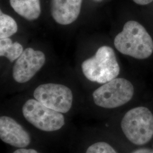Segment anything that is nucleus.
Masks as SVG:
<instances>
[{"label":"nucleus","instance_id":"nucleus-17","mask_svg":"<svg viewBox=\"0 0 153 153\" xmlns=\"http://www.w3.org/2000/svg\"><path fill=\"white\" fill-rule=\"evenodd\" d=\"M95 1H97V2H100V1H102V0H94Z\"/></svg>","mask_w":153,"mask_h":153},{"label":"nucleus","instance_id":"nucleus-7","mask_svg":"<svg viewBox=\"0 0 153 153\" xmlns=\"http://www.w3.org/2000/svg\"><path fill=\"white\" fill-rule=\"evenodd\" d=\"M45 62V56L40 51L27 48L16 60L13 68V77L15 81L24 83L31 80Z\"/></svg>","mask_w":153,"mask_h":153},{"label":"nucleus","instance_id":"nucleus-15","mask_svg":"<svg viewBox=\"0 0 153 153\" xmlns=\"http://www.w3.org/2000/svg\"><path fill=\"white\" fill-rule=\"evenodd\" d=\"M136 4L140 5H146L152 3L153 0H133Z\"/></svg>","mask_w":153,"mask_h":153},{"label":"nucleus","instance_id":"nucleus-9","mask_svg":"<svg viewBox=\"0 0 153 153\" xmlns=\"http://www.w3.org/2000/svg\"><path fill=\"white\" fill-rule=\"evenodd\" d=\"M82 4V0H52L51 15L57 23L70 25L78 18Z\"/></svg>","mask_w":153,"mask_h":153},{"label":"nucleus","instance_id":"nucleus-4","mask_svg":"<svg viewBox=\"0 0 153 153\" xmlns=\"http://www.w3.org/2000/svg\"><path fill=\"white\" fill-rule=\"evenodd\" d=\"M22 113L28 123L41 131L55 132L65 125L63 114L49 108L35 98L25 102L22 106Z\"/></svg>","mask_w":153,"mask_h":153},{"label":"nucleus","instance_id":"nucleus-10","mask_svg":"<svg viewBox=\"0 0 153 153\" xmlns=\"http://www.w3.org/2000/svg\"><path fill=\"white\" fill-rule=\"evenodd\" d=\"M13 10L28 21L38 19L41 14L40 0H10Z\"/></svg>","mask_w":153,"mask_h":153},{"label":"nucleus","instance_id":"nucleus-1","mask_svg":"<svg viewBox=\"0 0 153 153\" xmlns=\"http://www.w3.org/2000/svg\"><path fill=\"white\" fill-rule=\"evenodd\" d=\"M114 45L121 53L136 59L143 60L153 52V40L146 30L140 23L129 21L114 39Z\"/></svg>","mask_w":153,"mask_h":153},{"label":"nucleus","instance_id":"nucleus-14","mask_svg":"<svg viewBox=\"0 0 153 153\" xmlns=\"http://www.w3.org/2000/svg\"><path fill=\"white\" fill-rule=\"evenodd\" d=\"M12 153H41L38 151L33 149H26V148H19L16 150Z\"/></svg>","mask_w":153,"mask_h":153},{"label":"nucleus","instance_id":"nucleus-16","mask_svg":"<svg viewBox=\"0 0 153 153\" xmlns=\"http://www.w3.org/2000/svg\"><path fill=\"white\" fill-rule=\"evenodd\" d=\"M131 153H153V150L148 148H142L136 150Z\"/></svg>","mask_w":153,"mask_h":153},{"label":"nucleus","instance_id":"nucleus-11","mask_svg":"<svg viewBox=\"0 0 153 153\" xmlns=\"http://www.w3.org/2000/svg\"><path fill=\"white\" fill-rule=\"evenodd\" d=\"M23 52V48L18 42H13L11 39L1 38L0 56L6 57L10 62L16 60Z\"/></svg>","mask_w":153,"mask_h":153},{"label":"nucleus","instance_id":"nucleus-13","mask_svg":"<svg viewBox=\"0 0 153 153\" xmlns=\"http://www.w3.org/2000/svg\"><path fill=\"white\" fill-rule=\"evenodd\" d=\"M85 153H118L111 145L103 141L93 143L86 149Z\"/></svg>","mask_w":153,"mask_h":153},{"label":"nucleus","instance_id":"nucleus-2","mask_svg":"<svg viewBox=\"0 0 153 153\" xmlns=\"http://www.w3.org/2000/svg\"><path fill=\"white\" fill-rule=\"evenodd\" d=\"M81 68L88 80L100 84L115 79L120 71L114 50L106 45L100 47L94 56L84 61Z\"/></svg>","mask_w":153,"mask_h":153},{"label":"nucleus","instance_id":"nucleus-8","mask_svg":"<svg viewBox=\"0 0 153 153\" xmlns=\"http://www.w3.org/2000/svg\"><path fill=\"white\" fill-rule=\"evenodd\" d=\"M0 138L2 142L18 149L27 148L31 142L28 131L8 116L0 117Z\"/></svg>","mask_w":153,"mask_h":153},{"label":"nucleus","instance_id":"nucleus-12","mask_svg":"<svg viewBox=\"0 0 153 153\" xmlns=\"http://www.w3.org/2000/svg\"><path fill=\"white\" fill-rule=\"evenodd\" d=\"M18 31V25L11 17L0 11V38H7Z\"/></svg>","mask_w":153,"mask_h":153},{"label":"nucleus","instance_id":"nucleus-6","mask_svg":"<svg viewBox=\"0 0 153 153\" xmlns=\"http://www.w3.org/2000/svg\"><path fill=\"white\" fill-rule=\"evenodd\" d=\"M33 97L46 107L62 114L68 113L71 108L73 94L70 88L58 83H45L36 88Z\"/></svg>","mask_w":153,"mask_h":153},{"label":"nucleus","instance_id":"nucleus-3","mask_svg":"<svg viewBox=\"0 0 153 153\" xmlns=\"http://www.w3.org/2000/svg\"><path fill=\"white\" fill-rule=\"evenodd\" d=\"M121 128L127 139L136 145H143L153 137V115L145 107L128 111L121 121Z\"/></svg>","mask_w":153,"mask_h":153},{"label":"nucleus","instance_id":"nucleus-5","mask_svg":"<svg viewBox=\"0 0 153 153\" xmlns=\"http://www.w3.org/2000/svg\"><path fill=\"white\" fill-rule=\"evenodd\" d=\"M134 92L131 82L125 78H116L104 83L93 92V101L100 107L115 108L129 102Z\"/></svg>","mask_w":153,"mask_h":153}]
</instances>
